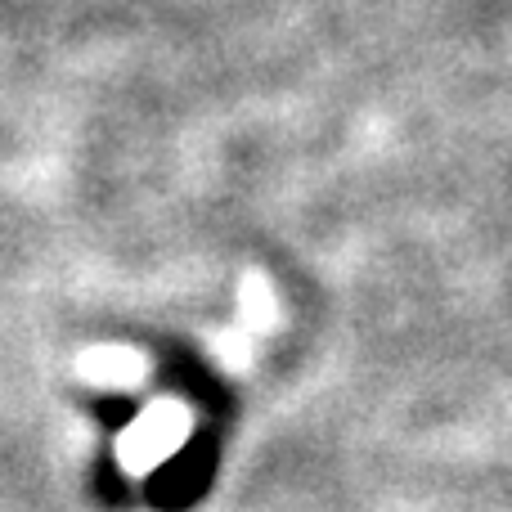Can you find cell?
<instances>
[{"mask_svg":"<svg viewBox=\"0 0 512 512\" xmlns=\"http://www.w3.org/2000/svg\"><path fill=\"white\" fill-rule=\"evenodd\" d=\"M185 441H189V409L176 405V400H158L122 432L117 459H122L126 472H158L171 454H180Z\"/></svg>","mask_w":512,"mask_h":512,"instance_id":"6da1fadb","label":"cell"},{"mask_svg":"<svg viewBox=\"0 0 512 512\" xmlns=\"http://www.w3.org/2000/svg\"><path fill=\"white\" fill-rule=\"evenodd\" d=\"M77 373L90 382V387H104V391H131L135 382H144L149 373V360L131 346H90L81 351Z\"/></svg>","mask_w":512,"mask_h":512,"instance_id":"7a4b0ae2","label":"cell"},{"mask_svg":"<svg viewBox=\"0 0 512 512\" xmlns=\"http://www.w3.org/2000/svg\"><path fill=\"white\" fill-rule=\"evenodd\" d=\"M279 324V301H274V288L265 274H243L239 283V328L248 333H270Z\"/></svg>","mask_w":512,"mask_h":512,"instance_id":"3957f363","label":"cell"},{"mask_svg":"<svg viewBox=\"0 0 512 512\" xmlns=\"http://www.w3.org/2000/svg\"><path fill=\"white\" fill-rule=\"evenodd\" d=\"M212 355L221 364H230V369H248L252 364V333L248 328H230V333H221L212 342Z\"/></svg>","mask_w":512,"mask_h":512,"instance_id":"277c9868","label":"cell"}]
</instances>
